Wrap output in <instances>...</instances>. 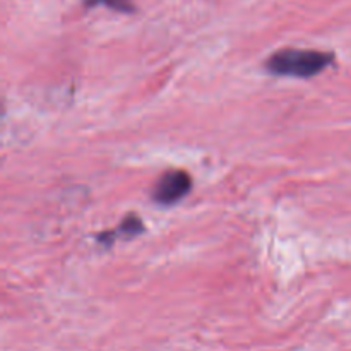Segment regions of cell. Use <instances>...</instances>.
<instances>
[{
  "label": "cell",
  "mask_w": 351,
  "mask_h": 351,
  "mask_svg": "<svg viewBox=\"0 0 351 351\" xmlns=\"http://www.w3.org/2000/svg\"><path fill=\"white\" fill-rule=\"evenodd\" d=\"M192 178L184 170H170L160 177L153 191V199L161 206H171L191 192Z\"/></svg>",
  "instance_id": "obj_2"
},
{
  "label": "cell",
  "mask_w": 351,
  "mask_h": 351,
  "mask_svg": "<svg viewBox=\"0 0 351 351\" xmlns=\"http://www.w3.org/2000/svg\"><path fill=\"white\" fill-rule=\"evenodd\" d=\"M335 62L331 51L300 50V48H283L266 60V69L271 74L288 75V77L311 79L321 74Z\"/></svg>",
  "instance_id": "obj_1"
},
{
  "label": "cell",
  "mask_w": 351,
  "mask_h": 351,
  "mask_svg": "<svg viewBox=\"0 0 351 351\" xmlns=\"http://www.w3.org/2000/svg\"><path fill=\"white\" fill-rule=\"evenodd\" d=\"M143 232H144V225L143 221H141L139 216L130 215L129 218H125L122 223H120L119 228L110 230V232H105L101 233V235H98V242L101 243V245L108 247L115 242L117 237H134V235H139V233Z\"/></svg>",
  "instance_id": "obj_3"
},
{
  "label": "cell",
  "mask_w": 351,
  "mask_h": 351,
  "mask_svg": "<svg viewBox=\"0 0 351 351\" xmlns=\"http://www.w3.org/2000/svg\"><path fill=\"white\" fill-rule=\"evenodd\" d=\"M86 7H96V5H105L108 9L117 10V12L123 14H132L136 12V3L134 0H82Z\"/></svg>",
  "instance_id": "obj_4"
}]
</instances>
